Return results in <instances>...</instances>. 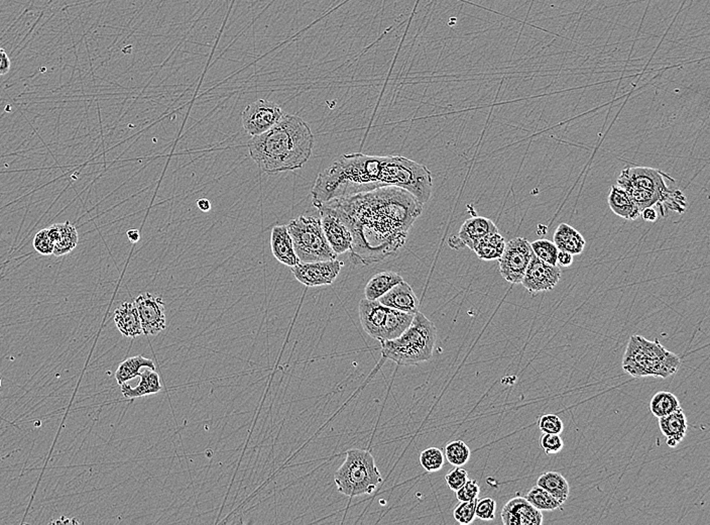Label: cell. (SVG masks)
Masks as SVG:
<instances>
[{
    "label": "cell",
    "mask_w": 710,
    "mask_h": 525,
    "mask_svg": "<svg viewBox=\"0 0 710 525\" xmlns=\"http://www.w3.org/2000/svg\"><path fill=\"white\" fill-rule=\"evenodd\" d=\"M623 368L633 377L650 376L648 360L641 342V335H635L630 338L623 359Z\"/></svg>",
    "instance_id": "cell-19"
},
{
    "label": "cell",
    "mask_w": 710,
    "mask_h": 525,
    "mask_svg": "<svg viewBox=\"0 0 710 525\" xmlns=\"http://www.w3.org/2000/svg\"><path fill=\"white\" fill-rule=\"evenodd\" d=\"M135 304L144 335H156L167 328V315L162 298L149 292L142 293L135 298Z\"/></svg>",
    "instance_id": "cell-11"
},
{
    "label": "cell",
    "mask_w": 710,
    "mask_h": 525,
    "mask_svg": "<svg viewBox=\"0 0 710 525\" xmlns=\"http://www.w3.org/2000/svg\"><path fill=\"white\" fill-rule=\"evenodd\" d=\"M557 264L563 267H569L573 264V255H571L568 252H558Z\"/></svg>",
    "instance_id": "cell-46"
},
{
    "label": "cell",
    "mask_w": 710,
    "mask_h": 525,
    "mask_svg": "<svg viewBox=\"0 0 710 525\" xmlns=\"http://www.w3.org/2000/svg\"><path fill=\"white\" fill-rule=\"evenodd\" d=\"M340 493L348 497L370 495L382 482L375 458L368 450H347V459L334 473Z\"/></svg>",
    "instance_id": "cell-5"
},
{
    "label": "cell",
    "mask_w": 710,
    "mask_h": 525,
    "mask_svg": "<svg viewBox=\"0 0 710 525\" xmlns=\"http://www.w3.org/2000/svg\"><path fill=\"white\" fill-rule=\"evenodd\" d=\"M382 354L401 366H414L429 361L437 342L435 324L418 311L410 326L391 340H380Z\"/></svg>",
    "instance_id": "cell-4"
},
{
    "label": "cell",
    "mask_w": 710,
    "mask_h": 525,
    "mask_svg": "<svg viewBox=\"0 0 710 525\" xmlns=\"http://www.w3.org/2000/svg\"><path fill=\"white\" fill-rule=\"evenodd\" d=\"M60 233L57 242L54 245L53 255L62 257L71 253L78 245L79 235L76 228L66 221L59 223Z\"/></svg>",
    "instance_id": "cell-30"
},
{
    "label": "cell",
    "mask_w": 710,
    "mask_h": 525,
    "mask_svg": "<svg viewBox=\"0 0 710 525\" xmlns=\"http://www.w3.org/2000/svg\"><path fill=\"white\" fill-rule=\"evenodd\" d=\"M415 314L399 311V310L389 307L384 333H382V338L380 340H391L399 338L412 323Z\"/></svg>",
    "instance_id": "cell-29"
},
{
    "label": "cell",
    "mask_w": 710,
    "mask_h": 525,
    "mask_svg": "<svg viewBox=\"0 0 710 525\" xmlns=\"http://www.w3.org/2000/svg\"><path fill=\"white\" fill-rule=\"evenodd\" d=\"M480 493V487L475 480H467L466 484L456 491V498L460 502L475 500Z\"/></svg>",
    "instance_id": "cell-44"
},
{
    "label": "cell",
    "mask_w": 710,
    "mask_h": 525,
    "mask_svg": "<svg viewBox=\"0 0 710 525\" xmlns=\"http://www.w3.org/2000/svg\"><path fill=\"white\" fill-rule=\"evenodd\" d=\"M478 499L475 500L466 501L460 502L459 505L455 507L453 517L460 524H471L475 519V507Z\"/></svg>",
    "instance_id": "cell-38"
},
{
    "label": "cell",
    "mask_w": 710,
    "mask_h": 525,
    "mask_svg": "<svg viewBox=\"0 0 710 525\" xmlns=\"http://www.w3.org/2000/svg\"><path fill=\"white\" fill-rule=\"evenodd\" d=\"M401 281H404L403 277L392 271L378 273L366 284L364 296L368 300H378Z\"/></svg>",
    "instance_id": "cell-25"
},
{
    "label": "cell",
    "mask_w": 710,
    "mask_h": 525,
    "mask_svg": "<svg viewBox=\"0 0 710 525\" xmlns=\"http://www.w3.org/2000/svg\"><path fill=\"white\" fill-rule=\"evenodd\" d=\"M359 319L364 331L375 340H380L384 333L389 307L378 300L363 299L359 302Z\"/></svg>",
    "instance_id": "cell-16"
},
{
    "label": "cell",
    "mask_w": 710,
    "mask_h": 525,
    "mask_svg": "<svg viewBox=\"0 0 710 525\" xmlns=\"http://www.w3.org/2000/svg\"><path fill=\"white\" fill-rule=\"evenodd\" d=\"M506 242L499 232L490 233L483 237L474 247L473 252L483 261L499 260L503 256Z\"/></svg>",
    "instance_id": "cell-28"
},
{
    "label": "cell",
    "mask_w": 710,
    "mask_h": 525,
    "mask_svg": "<svg viewBox=\"0 0 710 525\" xmlns=\"http://www.w3.org/2000/svg\"><path fill=\"white\" fill-rule=\"evenodd\" d=\"M497 502L492 498H483L476 502L475 517L485 521L496 518Z\"/></svg>",
    "instance_id": "cell-40"
},
{
    "label": "cell",
    "mask_w": 710,
    "mask_h": 525,
    "mask_svg": "<svg viewBox=\"0 0 710 525\" xmlns=\"http://www.w3.org/2000/svg\"><path fill=\"white\" fill-rule=\"evenodd\" d=\"M247 146L252 160L266 174L295 171L312 155L314 135L300 116L285 113L268 132L252 137Z\"/></svg>",
    "instance_id": "cell-3"
},
{
    "label": "cell",
    "mask_w": 710,
    "mask_h": 525,
    "mask_svg": "<svg viewBox=\"0 0 710 525\" xmlns=\"http://www.w3.org/2000/svg\"><path fill=\"white\" fill-rule=\"evenodd\" d=\"M139 377H141V380L135 387L130 386L128 383H123V385H120L123 397L125 399L141 398L160 393L163 390L160 375L156 372V370L147 368L144 372H142Z\"/></svg>",
    "instance_id": "cell-22"
},
{
    "label": "cell",
    "mask_w": 710,
    "mask_h": 525,
    "mask_svg": "<svg viewBox=\"0 0 710 525\" xmlns=\"http://www.w3.org/2000/svg\"><path fill=\"white\" fill-rule=\"evenodd\" d=\"M32 246H34L37 253H39V255H53L54 242L52 237H51L50 233H49L48 228L39 230V232L37 233L36 237H35L34 242H32Z\"/></svg>",
    "instance_id": "cell-39"
},
{
    "label": "cell",
    "mask_w": 710,
    "mask_h": 525,
    "mask_svg": "<svg viewBox=\"0 0 710 525\" xmlns=\"http://www.w3.org/2000/svg\"><path fill=\"white\" fill-rule=\"evenodd\" d=\"M446 484L452 491L456 492L468 480V473L461 467H455L451 472L445 476Z\"/></svg>",
    "instance_id": "cell-43"
},
{
    "label": "cell",
    "mask_w": 710,
    "mask_h": 525,
    "mask_svg": "<svg viewBox=\"0 0 710 525\" xmlns=\"http://www.w3.org/2000/svg\"><path fill=\"white\" fill-rule=\"evenodd\" d=\"M532 254L540 259L543 262L550 264V265L557 266V255L559 249H557L554 242L541 239L530 242Z\"/></svg>",
    "instance_id": "cell-34"
},
{
    "label": "cell",
    "mask_w": 710,
    "mask_h": 525,
    "mask_svg": "<svg viewBox=\"0 0 710 525\" xmlns=\"http://www.w3.org/2000/svg\"><path fill=\"white\" fill-rule=\"evenodd\" d=\"M284 114L279 104L268 99H259L247 105L242 111V127L251 137H256L277 125Z\"/></svg>",
    "instance_id": "cell-8"
},
{
    "label": "cell",
    "mask_w": 710,
    "mask_h": 525,
    "mask_svg": "<svg viewBox=\"0 0 710 525\" xmlns=\"http://www.w3.org/2000/svg\"><path fill=\"white\" fill-rule=\"evenodd\" d=\"M352 235L351 261L368 266L398 252L423 206L405 189L387 186L329 202Z\"/></svg>",
    "instance_id": "cell-1"
},
{
    "label": "cell",
    "mask_w": 710,
    "mask_h": 525,
    "mask_svg": "<svg viewBox=\"0 0 710 525\" xmlns=\"http://www.w3.org/2000/svg\"><path fill=\"white\" fill-rule=\"evenodd\" d=\"M561 276L562 272L558 265H550L532 255L521 284L535 295L552 290L559 283Z\"/></svg>",
    "instance_id": "cell-12"
},
{
    "label": "cell",
    "mask_w": 710,
    "mask_h": 525,
    "mask_svg": "<svg viewBox=\"0 0 710 525\" xmlns=\"http://www.w3.org/2000/svg\"><path fill=\"white\" fill-rule=\"evenodd\" d=\"M114 323L125 338H135L144 335L141 319L135 302L121 303L113 314Z\"/></svg>",
    "instance_id": "cell-20"
},
{
    "label": "cell",
    "mask_w": 710,
    "mask_h": 525,
    "mask_svg": "<svg viewBox=\"0 0 710 525\" xmlns=\"http://www.w3.org/2000/svg\"><path fill=\"white\" fill-rule=\"evenodd\" d=\"M316 209H318L322 228L334 253L340 256L350 252L352 248L351 232L338 210L330 202L320 205Z\"/></svg>",
    "instance_id": "cell-9"
},
{
    "label": "cell",
    "mask_w": 710,
    "mask_h": 525,
    "mask_svg": "<svg viewBox=\"0 0 710 525\" xmlns=\"http://www.w3.org/2000/svg\"><path fill=\"white\" fill-rule=\"evenodd\" d=\"M501 517L504 525H542L544 522L541 511L520 496L504 506Z\"/></svg>",
    "instance_id": "cell-15"
},
{
    "label": "cell",
    "mask_w": 710,
    "mask_h": 525,
    "mask_svg": "<svg viewBox=\"0 0 710 525\" xmlns=\"http://www.w3.org/2000/svg\"><path fill=\"white\" fill-rule=\"evenodd\" d=\"M197 206L199 207L201 211L208 212L211 209V202L206 198H201V199L197 200Z\"/></svg>",
    "instance_id": "cell-48"
},
{
    "label": "cell",
    "mask_w": 710,
    "mask_h": 525,
    "mask_svg": "<svg viewBox=\"0 0 710 525\" xmlns=\"http://www.w3.org/2000/svg\"><path fill=\"white\" fill-rule=\"evenodd\" d=\"M499 232L494 221L483 216H473L462 223L459 235H451L448 239V246L455 251L468 248L473 251L474 247L483 237L490 233Z\"/></svg>",
    "instance_id": "cell-14"
},
{
    "label": "cell",
    "mask_w": 710,
    "mask_h": 525,
    "mask_svg": "<svg viewBox=\"0 0 710 525\" xmlns=\"http://www.w3.org/2000/svg\"><path fill=\"white\" fill-rule=\"evenodd\" d=\"M1 385H2V381H1V378H0V388H1Z\"/></svg>",
    "instance_id": "cell-50"
},
{
    "label": "cell",
    "mask_w": 710,
    "mask_h": 525,
    "mask_svg": "<svg viewBox=\"0 0 710 525\" xmlns=\"http://www.w3.org/2000/svg\"><path fill=\"white\" fill-rule=\"evenodd\" d=\"M680 358L676 354L668 351L665 358L659 364L653 373V377L667 379L670 376L674 375L680 368Z\"/></svg>",
    "instance_id": "cell-37"
},
{
    "label": "cell",
    "mask_w": 710,
    "mask_h": 525,
    "mask_svg": "<svg viewBox=\"0 0 710 525\" xmlns=\"http://www.w3.org/2000/svg\"><path fill=\"white\" fill-rule=\"evenodd\" d=\"M127 237L130 242H137L139 240H141V233H139V230H130L127 232Z\"/></svg>",
    "instance_id": "cell-49"
},
{
    "label": "cell",
    "mask_w": 710,
    "mask_h": 525,
    "mask_svg": "<svg viewBox=\"0 0 710 525\" xmlns=\"http://www.w3.org/2000/svg\"><path fill=\"white\" fill-rule=\"evenodd\" d=\"M539 429L543 433H554L560 435L564 426L561 419L556 414H545L539 419Z\"/></svg>",
    "instance_id": "cell-41"
},
{
    "label": "cell",
    "mask_w": 710,
    "mask_h": 525,
    "mask_svg": "<svg viewBox=\"0 0 710 525\" xmlns=\"http://www.w3.org/2000/svg\"><path fill=\"white\" fill-rule=\"evenodd\" d=\"M300 262L337 259L322 228L319 216H300L287 226Z\"/></svg>",
    "instance_id": "cell-6"
},
{
    "label": "cell",
    "mask_w": 710,
    "mask_h": 525,
    "mask_svg": "<svg viewBox=\"0 0 710 525\" xmlns=\"http://www.w3.org/2000/svg\"><path fill=\"white\" fill-rule=\"evenodd\" d=\"M142 368H148L155 371V363L151 359L146 358V357L142 356V354L126 359L125 361L121 362L118 370H116V382H118V385H123V383L130 382V380L139 377L142 374L141 370Z\"/></svg>",
    "instance_id": "cell-26"
},
{
    "label": "cell",
    "mask_w": 710,
    "mask_h": 525,
    "mask_svg": "<svg viewBox=\"0 0 710 525\" xmlns=\"http://www.w3.org/2000/svg\"><path fill=\"white\" fill-rule=\"evenodd\" d=\"M658 209H660L662 216H666L667 211L683 214L687 209V198L680 190H671Z\"/></svg>",
    "instance_id": "cell-36"
},
{
    "label": "cell",
    "mask_w": 710,
    "mask_h": 525,
    "mask_svg": "<svg viewBox=\"0 0 710 525\" xmlns=\"http://www.w3.org/2000/svg\"><path fill=\"white\" fill-rule=\"evenodd\" d=\"M387 186L405 189L424 205L433 190L432 173L426 166L401 156L347 154L319 173L311 193L313 204L318 207Z\"/></svg>",
    "instance_id": "cell-2"
},
{
    "label": "cell",
    "mask_w": 710,
    "mask_h": 525,
    "mask_svg": "<svg viewBox=\"0 0 710 525\" xmlns=\"http://www.w3.org/2000/svg\"><path fill=\"white\" fill-rule=\"evenodd\" d=\"M667 180L674 179L662 170L649 167L625 168L621 172L616 183H628L635 187L648 189L662 195H667L672 189L668 187Z\"/></svg>",
    "instance_id": "cell-13"
},
{
    "label": "cell",
    "mask_w": 710,
    "mask_h": 525,
    "mask_svg": "<svg viewBox=\"0 0 710 525\" xmlns=\"http://www.w3.org/2000/svg\"><path fill=\"white\" fill-rule=\"evenodd\" d=\"M661 433L667 440L668 447H676L687 433L688 424L685 413L679 409L659 419Z\"/></svg>",
    "instance_id": "cell-21"
},
{
    "label": "cell",
    "mask_w": 710,
    "mask_h": 525,
    "mask_svg": "<svg viewBox=\"0 0 710 525\" xmlns=\"http://www.w3.org/2000/svg\"><path fill=\"white\" fill-rule=\"evenodd\" d=\"M445 456L442 450L438 447H429L423 450L420 456V464L429 473H435L440 471L444 467Z\"/></svg>",
    "instance_id": "cell-35"
},
{
    "label": "cell",
    "mask_w": 710,
    "mask_h": 525,
    "mask_svg": "<svg viewBox=\"0 0 710 525\" xmlns=\"http://www.w3.org/2000/svg\"><path fill=\"white\" fill-rule=\"evenodd\" d=\"M537 486L543 488L549 492L558 502L565 503L570 495L568 481L564 476L558 472H547L542 474L537 480Z\"/></svg>",
    "instance_id": "cell-27"
},
{
    "label": "cell",
    "mask_w": 710,
    "mask_h": 525,
    "mask_svg": "<svg viewBox=\"0 0 710 525\" xmlns=\"http://www.w3.org/2000/svg\"><path fill=\"white\" fill-rule=\"evenodd\" d=\"M531 244L525 237H516L506 242L503 256L499 259V273L509 283L521 284L531 261Z\"/></svg>",
    "instance_id": "cell-7"
},
{
    "label": "cell",
    "mask_w": 710,
    "mask_h": 525,
    "mask_svg": "<svg viewBox=\"0 0 710 525\" xmlns=\"http://www.w3.org/2000/svg\"><path fill=\"white\" fill-rule=\"evenodd\" d=\"M525 499L540 511H554L562 508L561 503L558 502L545 489L537 485L528 492Z\"/></svg>",
    "instance_id": "cell-32"
},
{
    "label": "cell",
    "mask_w": 710,
    "mask_h": 525,
    "mask_svg": "<svg viewBox=\"0 0 710 525\" xmlns=\"http://www.w3.org/2000/svg\"><path fill=\"white\" fill-rule=\"evenodd\" d=\"M385 307L394 308L399 311L417 314L419 311L420 302L413 290L412 287L405 281L397 284L391 290L378 299Z\"/></svg>",
    "instance_id": "cell-17"
},
{
    "label": "cell",
    "mask_w": 710,
    "mask_h": 525,
    "mask_svg": "<svg viewBox=\"0 0 710 525\" xmlns=\"http://www.w3.org/2000/svg\"><path fill=\"white\" fill-rule=\"evenodd\" d=\"M540 445L546 454L554 455L561 452L564 447V442L560 435L543 433L540 438Z\"/></svg>",
    "instance_id": "cell-42"
},
{
    "label": "cell",
    "mask_w": 710,
    "mask_h": 525,
    "mask_svg": "<svg viewBox=\"0 0 710 525\" xmlns=\"http://www.w3.org/2000/svg\"><path fill=\"white\" fill-rule=\"evenodd\" d=\"M641 216H643L644 221L654 223V221H657L659 214L657 210L654 209L653 206L644 209L643 211L641 212Z\"/></svg>",
    "instance_id": "cell-47"
},
{
    "label": "cell",
    "mask_w": 710,
    "mask_h": 525,
    "mask_svg": "<svg viewBox=\"0 0 710 525\" xmlns=\"http://www.w3.org/2000/svg\"><path fill=\"white\" fill-rule=\"evenodd\" d=\"M11 59L4 49L0 46V76L6 75L11 70Z\"/></svg>",
    "instance_id": "cell-45"
},
{
    "label": "cell",
    "mask_w": 710,
    "mask_h": 525,
    "mask_svg": "<svg viewBox=\"0 0 710 525\" xmlns=\"http://www.w3.org/2000/svg\"><path fill=\"white\" fill-rule=\"evenodd\" d=\"M270 248L275 258L288 267L300 263L287 226H275L270 233Z\"/></svg>",
    "instance_id": "cell-18"
},
{
    "label": "cell",
    "mask_w": 710,
    "mask_h": 525,
    "mask_svg": "<svg viewBox=\"0 0 710 525\" xmlns=\"http://www.w3.org/2000/svg\"><path fill=\"white\" fill-rule=\"evenodd\" d=\"M609 205L611 211L621 218L635 221L641 216L629 194L618 185H613L609 195Z\"/></svg>",
    "instance_id": "cell-24"
},
{
    "label": "cell",
    "mask_w": 710,
    "mask_h": 525,
    "mask_svg": "<svg viewBox=\"0 0 710 525\" xmlns=\"http://www.w3.org/2000/svg\"><path fill=\"white\" fill-rule=\"evenodd\" d=\"M344 263L333 260L317 262H300L291 268L292 273L300 283L307 287L331 285L340 275Z\"/></svg>",
    "instance_id": "cell-10"
},
{
    "label": "cell",
    "mask_w": 710,
    "mask_h": 525,
    "mask_svg": "<svg viewBox=\"0 0 710 525\" xmlns=\"http://www.w3.org/2000/svg\"><path fill=\"white\" fill-rule=\"evenodd\" d=\"M651 412L654 416L660 419L681 409L678 398L671 392L660 391L653 396L650 402Z\"/></svg>",
    "instance_id": "cell-31"
},
{
    "label": "cell",
    "mask_w": 710,
    "mask_h": 525,
    "mask_svg": "<svg viewBox=\"0 0 710 525\" xmlns=\"http://www.w3.org/2000/svg\"><path fill=\"white\" fill-rule=\"evenodd\" d=\"M444 456L449 462L450 465L462 467L471 459V450L462 440H453L446 445Z\"/></svg>",
    "instance_id": "cell-33"
},
{
    "label": "cell",
    "mask_w": 710,
    "mask_h": 525,
    "mask_svg": "<svg viewBox=\"0 0 710 525\" xmlns=\"http://www.w3.org/2000/svg\"><path fill=\"white\" fill-rule=\"evenodd\" d=\"M553 242L559 251L568 252L573 256L583 254L586 245L583 235L567 223H561L556 228Z\"/></svg>",
    "instance_id": "cell-23"
}]
</instances>
